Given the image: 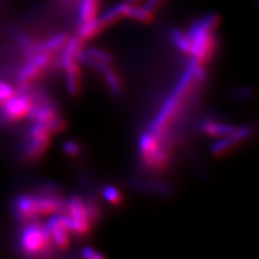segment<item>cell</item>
Masks as SVG:
<instances>
[{
  "label": "cell",
  "mask_w": 259,
  "mask_h": 259,
  "mask_svg": "<svg viewBox=\"0 0 259 259\" xmlns=\"http://www.w3.org/2000/svg\"><path fill=\"white\" fill-rule=\"evenodd\" d=\"M200 83L202 82L194 76L193 66L190 62L188 67L186 68L184 74L178 80L172 94L167 97L163 106L159 110L157 117L152 121L148 131L155 133L165 142L164 139L167 128L173 123L175 118L180 115V111L187 100L188 94L191 93L193 87Z\"/></svg>",
  "instance_id": "1"
},
{
  "label": "cell",
  "mask_w": 259,
  "mask_h": 259,
  "mask_svg": "<svg viewBox=\"0 0 259 259\" xmlns=\"http://www.w3.org/2000/svg\"><path fill=\"white\" fill-rule=\"evenodd\" d=\"M221 16L209 13L190 26L187 34L191 42L190 60L201 66H205L216 49L215 32L220 26Z\"/></svg>",
  "instance_id": "2"
},
{
  "label": "cell",
  "mask_w": 259,
  "mask_h": 259,
  "mask_svg": "<svg viewBox=\"0 0 259 259\" xmlns=\"http://www.w3.org/2000/svg\"><path fill=\"white\" fill-rule=\"evenodd\" d=\"M19 237V247L26 256H46L52 253L54 244L46 225L37 220L22 224Z\"/></svg>",
  "instance_id": "3"
},
{
  "label": "cell",
  "mask_w": 259,
  "mask_h": 259,
  "mask_svg": "<svg viewBox=\"0 0 259 259\" xmlns=\"http://www.w3.org/2000/svg\"><path fill=\"white\" fill-rule=\"evenodd\" d=\"M139 150L144 164L153 171L164 169L171 160L165 142L150 131L141 135Z\"/></svg>",
  "instance_id": "4"
},
{
  "label": "cell",
  "mask_w": 259,
  "mask_h": 259,
  "mask_svg": "<svg viewBox=\"0 0 259 259\" xmlns=\"http://www.w3.org/2000/svg\"><path fill=\"white\" fill-rule=\"evenodd\" d=\"M32 106L31 85L19 87L14 96L0 106V120L7 123L18 122L28 117Z\"/></svg>",
  "instance_id": "5"
},
{
  "label": "cell",
  "mask_w": 259,
  "mask_h": 259,
  "mask_svg": "<svg viewBox=\"0 0 259 259\" xmlns=\"http://www.w3.org/2000/svg\"><path fill=\"white\" fill-rule=\"evenodd\" d=\"M64 217L70 234H74L78 238H83L90 232L93 224L89 216L85 200L80 196L74 194L68 199Z\"/></svg>",
  "instance_id": "6"
},
{
  "label": "cell",
  "mask_w": 259,
  "mask_h": 259,
  "mask_svg": "<svg viewBox=\"0 0 259 259\" xmlns=\"http://www.w3.org/2000/svg\"><path fill=\"white\" fill-rule=\"evenodd\" d=\"M53 54L48 52H37L28 56L27 62L23 65L16 76L18 87L31 85L34 81L44 75L53 63Z\"/></svg>",
  "instance_id": "7"
},
{
  "label": "cell",
  "mask_w": 259,
  "mask_h": 259,
  "mask_svg": "<svg viewBox=\"0 0 259 259\" xmlns=\"http://www.w3.org/2000/svg\"><path fill=\"white\" fill-rule=\"evenodd\" d=\"M51 132L46 123L32 122L28 131L27 142L24 146L23 157L26 161H36L45 155L50 146Z\"/></svg>",
  "instance_id": "8"
},
{
  "label": "cell",
  "mask_w": 259,
  "mask_h": 259,
  "mask_svg": "<svg viewBox=\"0 0 259 259\" xmlns=\"http://www.w3.org/2000/svg\"><path fill=\"white\" fill-rule=\"evenodd\" d=\"M13 214L21 224H25L31 221H36L41 216L39 208L38 194L23 193L16 197L13 202Z\"/></svg>",
  "instance_id": "9"
},
{
  "label": "cell",
  "mask_w": 259,
  "mask_h": 259,
  "mask_svg": "<svg viewBox=\"0 0 259 259\" xmlns=\"http://www.w3.org/2000/svg\"><path fill=\"white\" fill-rule=\"evenodd\" d=\"M46 227L50 233L54 246L59 249L66 250L70 244V232L65 222L64 214L56 213L50 215Z\"/></svg>",
  "instance_id": "10"
},
{
  "label": "cell",
  "mask_w": 259,
  "mask_h": 259,
  "mask_svg": "<svg viewBox=\"0 0 259 259\" xmlns=\"http://www.w3.org/2000/svg\"><path fill=\"white\" fill-rule=\"evenodd\" d=\"M250 135V127L249 126H243L240 128H236L232 134L222 137L220 141H217L215 144L212 145V151L215 157L225 156L226 153L230 152L233 148H236L241 143L247 140Z\"/></svg>",
  "instance_id": "11"
},
{
  "label": "cell",
  "mask_w": 259,
  "mask_h": 259,
  "mask_svg": "<svg viewBox=\"0 0 259 259\" xmlns=\"http://www.w3.org/2000/svg\"><path fill=\"white\" fill-rule=\"evenodd\" d=\"M60 66L66 76V87L70 95L76 96L81 89V71L79 68V60L69 56L61 55Z\"/></svg>",
  "instance_id": "12"
},
{
  "label": "cell",
  "mask_w": 259,
  "mask_h": 259,
  "mask_svg": "<svg viewBox=\"0 0 259 259\" xmlns=\"http://www.w3.org/2000/svg\"><path fill=\"white\" fill-rule=\"evenodd\" d=\"M68 39H69V35H67V32H64V31L59 32V34L46 39L41 44H37V45L35 44L28 56L37 52H48V53L53 54L55 52L62 50V49L65 47V45L67 44Z\"/></svg>",
  "instance_id": "13"
},
{
  "label": "cell",
  "mask_w": 259,
  "mask_h": 259,
  "mask_svg": "<svg viewBox=\"0 0 259 259\" xmlns=\"http://www.w3.org/2000/svg\"><path fill=\"white\" fill-rule=\"evenodd\" d=\"M102 0H80L78 9V22L83 24L90 22L100 15Z\"/></svg>",
  "instance_id": "14"
},
{
  "label": "cell",
  "mask_w": 259,
  "mask_h": 259,
  "mask_svg": "<svg viewBox=\"0 0 259 259\" xmlns=\"http://www.w3.org/2000/svg\"><path fill=\"white\" fill-rule=\"evenodd\" d=\"M236 128L237 127L232 124L217 122L214 120H205L202 123V131L209 136L216 137V139H222V137L232 134L236 131Z\"/></svg>",
  "instance_id": "15"
},
{
  "label": "cell",
  "mask_w": 259,
  "mask_h": 259,
  "mask_svg": "<svg viewBox=\"0 0 259 259\" xmlns=\"http://www.w3.org/2000/svg\"><path fill=\"white\" fill-rule=\"evenodd\" d=\"M103 30H105L104 26L102 25L99 18H96L90 22L80 24L78 36L82 39L83 41H87V40H91L96 36H99Z\"/></svg>",
  "instance_id": "16"
},
{
  "label": "cell",
  "mask_w": 259,
  "mask_h": 259,
  "mask_svg": "<svg viewBox=\"0 0 259 259\" xmlns=\"http://www.w3.org/2000/svg\"><path fill=\"white\" fill-rule=\"evenodd\" d=\"M127 19H132L143 24H150L155 20V12L147 9V8L144 6L139 7L137 5H131L130 6Z\"/></svg>",
  "instance_id": "17"
},
{
  "label": "cell",
  "mask_w": 259,
  "mask_h": 259,
  "mask_svg": "<svg viewBox=\"0 0 259 259\" xmlns=\"http://www.w3.org/2000/svg\"><path fill=\"white\" fill-rule=\"evenodd\" d=\"M171 38L173 40L174 45L177 47L178 50L183 52L186 55L191 54V42L186 32L180 30V29H174L171 32Z\"/></svg>",
  "instance_id": "18"
},
{
  "label": "cell",
  "mask_w": 259,
  "mask_h": 259,
  "mask_svg": "<svg viewBox=\"0 0 259 259\" xmlns=\"http://www.w3.org/2000/svg\"><path fill=\"white\" fill-rule=\"evenodd\" d=\"M103 197L111 205H120L122 202V193L115 186H106L103 189Z\"/></svg>",
  "instance_id": "19"
},
{
  "label": "cell",
  "mask_w": 259,
  "mask_h": 259,
  "mask_svg": "<svg viewBox=\"0 0 259 259\" xmlns=\"http://www.w3.org/2000/svg\"><path fill=\"white\" fill-rule=\"evenodd\" d=\"M85 53L89 58H91L96 62H101L104 64H110L112 62L111 54L99 48H90Z\"/></svg>",
  "instance_id": "20"
},
{
  "label": "cell",
  "mask_w": 259,
  "mask_h": 259,
  "mask_svg": "<svg viewBox=\"0 0 259 259\" xmlns=\"http://www.w3.org/2000/svg\"><path fill=\"white\" fill-rule=\"evenodd\" d=\"M16 93V89L6 81L0 80V106L4 105L7 101H9L12 96Z\"/></svg>",
  "instance_id": "21"
},
{
  "label": "cell",
  "mask_w": 259,
  "mask_h": 259,
  "mask_svg": "<svg viewBox=\"0 0 259 259\" xmlns=\"http://www.w3.org/2000/svg\"><path fill=\"white\" fill-rule=\"evenodd\" d=\"M81 146L74 141H67L63 144V150L69 157H78L81 153Z\"/></svg>",
  "instance_id": "22"
},
{
  "label": "cell",
  "mask_w": 259,
  "mask_h": 259,
  "mask_svg": "<svg viewBox=\"0 0 259 259\" xmlns=\"http://www.w3.org/2000/svg\"><path fill=\"white\" fill-rule=\"evenodd\" d=\"M82 256L87 259H102L104 255L92 247H84L82 249Z\"/></svg>",
  "instance_id": "23"
},
{
  "label": "cell",
  "mask_w": 259,
  "mask_h": 259,
  "mask_svg": "<svg viewBox=\"0 0 259 259\" xmlns=\"http://www.w3.org/2000/svg\"><path fill=\"white\" fill-rule=\"evenodd\" d=\"M165 0H146L144 4V7L147 8V9L155 12L156 10L160 9V8L164 5Z\"/></svg>",
  "instance_id": "24"
},
{
  "label": "cell",
  "mask_w": 259,
  "mask_h": 259,
  "mask_svg": "<svg viewBox=\"0 0 259 259\" xmlns=\"http://www.w3.org/2000/svg\"><path fill=\"white\" fill-rule=\"evenodd\" d=\"M141 2V0H126L127 4H131V5H137Z\"/></svg>",
  "instance_id": "25"
}]
</instances>
